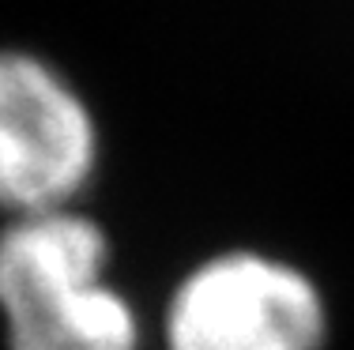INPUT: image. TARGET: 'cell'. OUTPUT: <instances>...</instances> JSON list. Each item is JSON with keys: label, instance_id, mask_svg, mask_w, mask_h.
Wrapping results in <instances>:
<instances>
[{"label": "cell", "instance_id": "obj_1", "mask_svg": "<svg viewBox=\"0 0 354 350\" xmlns=\"http://www.w3.org/2000/svg\"><path fill=\"white\" fill-rule=\"evenodd\" d=\"M109 241L87 215H19L0 230L8 350H140V320L106 282Z\"/></svg>", "mask_w": 354, "mask_h": 350}, {"label": "cell", "instance_id": "obj_3", "mask_svg": "<svg viewBox=\"0 0 354 350\" xmlns=\"http://www.w3.org/2000/svg\"><path fill=\"white\" fill-rule=\"evenodd\" d=\"M98 128L87 102L53 64L0 49V207L61 211L91 181Z\"/></svg>", "mask_w": 354, "mask_h": 350}, {"label": "cell", "instance_id": "obj_2", "mask_svg": "<svg viewBox=\"0 0 354 350\" xmlns=\"http://www.w3.org/2000/svg\"><path fill=\"white\" fill-rule=\"evenodd\" d=\"M162 339L166 350H320L328 309L306 271L234 249L177 282Z\"/></svg>", "mask_w": 354, "mask_h": 350}]
</instances>
